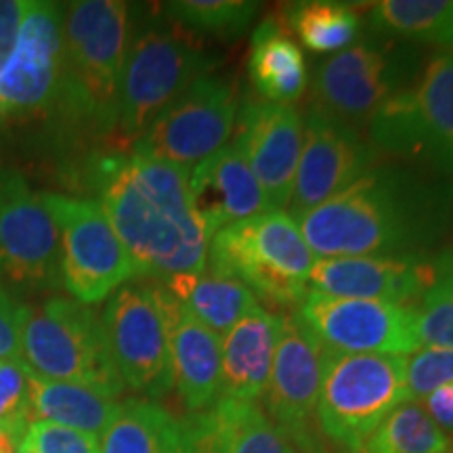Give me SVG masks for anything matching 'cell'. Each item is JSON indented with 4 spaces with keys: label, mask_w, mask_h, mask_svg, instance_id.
Instances as JSON below:
<instances>
[{
    "label": "cell",
    "mask_w": 453,
    "mask_h": 453,
    "mask_svg": "<svg viewBox=\"0 0 453 453\" xmlns=\"http://www.w3.org/2000/svg\"><path fill=\"white\" fill-rule=\"evenodd\" d=\"M281 332V313L263 307L252 311L225 332L223 350V395L231 399L257 401L265 395Z\"/></svg>",
    "instance_id": "cell-23"
},
{
    "label": "cell",
    "mask_w": 453,
    "mask_h": 453,
    "mask_svg": "<svg viewBox=\"0 0 453 453\" xmlns=\"http://www.w3.org/2000/svg\"><path fill=\"white\" fill-rule=\"evenodd\" d=\"M27 4L30 0H0V65L11 53Z\"/></svg>",
    "instance_id": "cell-37"
},
{
    "label": "cell",
    "mask_w": 453,
    "mask_h": 453,
    "mask_svg": "<svg viewBox=\"0 0 453 453\" xmlns=\"http://www.w3.org/2000/svg\"><path fill=\"white\" fill-rule=\"evenodd\" d=\"M373 154L376 150L359 128L311 107L304 118L303 150L288 203L290 217L298 220L347 189L372 168Z\"/></svg>",
    "instance_id": "cell-17"
},
{
    "label": "cell",
    "mask_w": 453,
    "mask_h": 453,
    "mask_svg": "<svg viewBox=\"0 0 453 453\" xmlns=\"http://www.w3.org/2000/svg\"><path fill=\"white\" fill-rule=\"evenodd\" d=\"M30 401L34 420L61 424V426L82 430L95 437L105 433L120 410V401L116 396L84 387V384L47 380V378L34 376L32 372Z\"/></svg>",
    "instance_id": "cell-26"
},
{
    "label": "cell",
    "mask_w": 453,
    "mask_h": 453,
    "mask_svg": "<svg viewBox=\"0 0 453 453\" xmlns=\"http://www.w3.org/2000/svg\"><path fill=\"white\" fill-rule=\"evenodd\" d=\"M191 197L208 240L223 226L269 212L257 177L235 145L220 147L217 154L191 170Z\"/></svg>",
    "instance_id": "cell-21"
},
{
    "label": "cell",
    "mask_w": 453,
    "mask_h": 453,
    "mask_svg": "<svg viewBox=\"0 0 453 453\" xmlns=\"http://www.w3.org/2000/svg\"><path fill=\"white\" fill-rule=\"evenodd\" d=\"M19 449L30 453H101L99 437L61 424L34 420L27 426Z\"/></svg>",
    "instance_id": "cell-35"
},
{
    "label": "cell",
    "mask_w": 453,
    "mask_h": 453,
    "mask_svg": "<svg viewBox=\"0 0 453 453\" xmlns=\"http://www.w3.org/2000/svg\"><path fill=\"white\" fill-rule=\"evenodd\" d=\"M248 78L258 99L292 105L303 97L309 84L307 61L298 42L267 17L254 27L248 50Z\"/></svg>",
    "instance_id": "cell-24"
},
{
    "label": "cell",
    "mask_w": 453,
    "mask_h": 453,
    "mask_svg": "<svg viewBox=\"0 0 453 453\" xmlns=\"http://www.w3.org/2000/svg\"><path fill=\"white\" fill-rule=\"evenodd\" d=\"M296 315L326 349L338 353L405 357L420 349L413 304L330 296L309 288Z\"/></svg>",
    "instance_id": "cell-14"
},
{
    "label": "cell",
    "mask_w": 453,
    "mask_h": 453,
    "mask_svg": "<svg viewBox=\"0 0 453 453\" xmlns=\"http://www.w3.org/2000/svg\"><path fill=\"white\" fill-rule=\"evenodd\" d=\"M24 304L0 283V361L19 359Z\"/></svg>",
    "instance_id": "cell-36"
},
{
    "label": "cell",
    "mask_w": 453,
    "mask_h": 453,
    "mask_svg": "<svg viewBox=\"0 0 453 453\" xmlns=\"http://www.w3.org/2000/svg\"><path fill=\"white\" fill-rule=\"evenodd\" d=\"M104 326L124 388L162 399L174 388L160 283L134 277L107 298Z\"/></svg>",
    "instance_id": "cell-11"
},
{
    "label": "cell",
    "mask_w": 453,
    "mask_h": 453,
    "mask_svg": "<svg viewBox=\"0 0 453 453\" xmlns=\"http://www.w3.org/2000/svg\"><path fill=\"white\" fill-rule=\"evenodd\" d=\"M420 65L416 44L373 34L317 65L311 107L359 128L390 97L416 82Z\"/></svg>",
    "instance_id": "cell-9"
},
{
    "label": "cell",
    "mask_w": 453,
    "mask_h": 453,
    "mask_svg": "<svg viewBox=\"0 0 453 453\" xmlns=\"http://www.w3.org/2000/svg\"><path fill=\"white\" fill-rule=\"evenodd\" d=\"M19 361L47 380L84 384L116 399L124 393L104 317L73 298L49 296L24 304Z\"/></svg>",
    "instance_id": "cell-4"
},
{
    "label": "cell",
    "mask_w": 453,
    "mask_h": 453,
    "mask_svg": "<svg viewBox=\"0 0 453 453\" xmlns=\"http://www.w3.org/2000/svg\"><path fill=\"white\" fill-rule=\"evenodd\" d=\"M401 355L338 353L326 349L317 399V430L342 453H361L372 433L410 401Z\"/></svg>",
    "instance_id": "cell-7"
},
{
    "label": "cell",
    "mask_w": 453,
    "mask_h": 453,
    "mask_svg": "<svg viewBox=\"0 0 453 453\" xmlns=\"http://www.w3.org/2000/svg\"><path fill=\"white\" fill-rule=\"evenodd\" d=\"M373 34L453 50V0H382L370 4Z\"/></svg>",
    "instance_id": "cell-29"
},
{
    "label": "cell",
    "mask_w": 453,
    "mask_h": 453,
    "mask_svg": "<svg viewBox=\"0 0 453 453\" xmlns=\"http://www.w3.org/2000/svg\"><path fill=\"white\" fill-rule=\"evenodd\" d=\"M317 257L288 212H263L223 226L208 246V271L242 281L257 298L294 307L309 292Z\"/></svg>",
    "instance_id": "cell-5"
},
{
    "label": "cell",
    "mask_w": 453,
    "mask_h": 453,
    "mask_svg": "<svg viewBox=\"0 0 453 453\" xmlns=\"http://www.w3.org/2000/svg\"><path fill=\"white\" fill-rule=\"evenodd\" d=\"M451 260L453 254L437 258H428L426 254L317 258L309 283L311 290L330 296L388 300L416 307Z\"/></svg>",
    "instance_id": "cell-19"
},
{
    "label": "cell",
    "mask_w": 453,
    "mask_h": 453,
    "mask_svg": "<svg viewBox=\"0 0 453 453\" xmlns=\"http://www.w3.org/2000/svg\"><path fill=\"white\" fill-rule=\"evenodd\" d=\"M34 422L30 401V370L19 359L0 361V433L19 447Z\"/></svg>",
    "instance_id": "cell-32"
},
{
    "label": "cell",
    "mask_w": 453,
    "mask_h": 453,
    "mask_svg": "<svg viewBox=\"0 0 453 453\" xmlns=\"http://www.w3.org/2000/svg\"><path fill=\"white\" fill-rule=\"evenodd\" d=\"M237 113V84L203 76L147 127L130 151L185 170L196 168L225 147L235 130Z\"/></svg>",
    "instance_id": "cell-12"
},
{
    "label": "cell",
    "mask_w": 453,
    "mask_h": 453,
    "mask_svg": "<svg viewBox=\"0 0 453 453\" xmlns=\"http://www.w3.org/2000/svg\"><path fill=\"white\" fill-rule=\"evenodd\" d=\"M277 24L313 53H340L355 44L361 17L355 4L334 0H300L277 9Z\"/></svg>",
    "instance_id": "cell-28"
},
{
    "label": "cell",
    "mask_w": 453,
    "mask_h": 453,
    "mask_svg": "<svg viewBox=\"0 0 453 453\" xmlns=\"http://www.w3.org/2000/svg\"><path fill=\"white\" fill-rule=\"evenodd\" d=\"M59 229L61 288L82 304L107 300L134 280L133 260L97 200L41 191Z\"/></svg>",
    "instance_id": "cell-10"
},
{
    "label": "cell",
    "mask_w": 453,
    "mask_h": 453,
    "mask_svg": "<svg viewBox=\"0 0 453 453\" xmlns=\"http://www.w3.org/2000/svg\"><path fill=\"white\" fill-rule=\"evenodd\" d=\"M405 380L410 401L426 399L430 393L453 382V349H418L405 359Z\"/></svg>",
    "instance_id": "cell-34"
},
{
    "label": "cell",
    "mask_w": 453,
    "mask_h": 453,
    "mask_svg": "<svg viewBox=\"0 0 453 453\" xmlns=\"http://www.w3.org/2000/svg\"><path fill=\"white\" fill-rule=\"evenodd\" d=\"M162 283L200 324L217 334L229 332L260 307L258 298L242 281L212 271L174 275Z\"/></svg>",
    "instance_id": "cell-27"
},
{
    "label": "cell",
    "mask_w": 453,
    "mask_h": 453,
    "mask_svg": "<svg viewBox=\"0 0 453 453\" xmlns=\"http://www.w3.org/2000/svg\"><path fill=\"white\" fill-rule=\"evenodd\" d=\"M416 332L420 344L453 349V260L416 304Z\"/></svg>",
    "instance_id": "cell-33"
},
{
    "label": "cell",
    "mask_w": 453,
    "mask_h": 453,
    "mask_svg": "<svg viewBox=\"0 0 453 453\" xmlns=\"http://www.w3.org/2000/svg\"><path fill=\"white\" fill-rule=\"evenodd\" d=\"M64 4L30 0L15 42L0 65V118H47L64 61Z\"/></svg>",
    "instance_id": "cell-13"
},
{
    "label": "cell",
    "mask_w": 453,
    "mask_h": 453,
    "mask_svg": "<svg viewBox=\"0 0 453 453\" xmlns=\"http://www.w3.org/2000/svg\"><path fill=\"white\" fill-rule=\"evenodd\" d=\"M361 453H453V439L420 403L407 401L384 418Z\"/></svg>",
    "instance_id": "cell-30"
},
{
    "label": "cell",
    "mask_w": 453,
    "mask_h": 453,
    "mask_svg": "<svg viewBox=\"0 0 453 453\" xmlns=\"http://www.w3.org/2000/svg\"><path fill=\"white\" fill-rule=\"evenodd\" d=\"M373 150L422 162L453 180V50H439L410 88L367 122Z\"/></svg>",
    "instance_id": "cell-8"
},
{
    "label": "cell",
    "mask_w": 453,
    "mask_h": 453,
    "mask_svg": "<svg viewBox=\"0 0 453 453\" xmlns=\"http://www.w3.org/2000/svg\"><path fill=\"white\" fill-rule=\"evenodd\" d=\"M189 177V170L134 151L95 154L84 166V179L143 280L206 271L211 240Z\"/></svg>",
    "instance_id": "cell-1"
},
{
    "label": "cell",
    "mask_w": 453,
    "mask_h": 453,
    "mask_svg": "<svg viewBox=\"0 0 453 453\" xmlns=\"http://www.w3.org/2000/svg\"><path fill=\"white\" fill-rule=\"evenodd\" d=\"M160 283V300L168 330L173 384L189 413L203 411L223 395L220 336L196 319Z\"/></svg>",
    "instance_id": "cell-20"
},
{
    "label": "cell",
    "mask_w": 453,
    "mask_h": 453,
    "mask_svg": "<svg viewBox=\"0 0 453 453\" xmlns=\"http://www.w3.org/2000/svg\"><path fill=\"white\" fill-rule=\"evenodd\" d=\"M15 453H30V451H24V449H17Z\"/></svg>",
    "instance_id": "cell-40"
},
{
    "label": "cell",
    "mask_w": 453,
    "mask_h": 453,
    "mask_svg": "<svg viewBox=\"0 0 453 453\" xmlns=\"http://www.w3.org/2000/svg\"><path fill=\"white\" fill-rule=\"evenodd\" d=\"M17 449H19V447H17L7 434L0 433V453H15Z\"/></svg>",
    "instance_id": "cell-39"
},
{
    "label": "cell",
    "mask_w": 453,
    "mask_h": 453,
    "mask_svg": "<svg viewBox=\"0 0 453 453\" xmlns=\"http://www.w3.org/2000/svg\"><path fill=\"white\" fill-rule=\"evenodd\" d=\"M258 9L260 4L252 0H177L164 4L170 19L185 30L223 38L240 36Z\"/></svg>",
    "instance_id": "cell-31"
},
{
    "label": "cell",
    "mask_w": 453,
    "mask_h": 453,
    "mask_svg": "<svg viewBox=\"0 0 453 453\" xmlns=\"http://www.w3.org/2000/svg\"><path fill=\"white\" fill-rule=\"evenodd\" d=\"M451 214V179L380 166L296 223L317 258L410 257L441 240Z\"/></svg>",
    "instance_id": "cell-2"
},
{
    "label": "cell",
    "mask_w": 453,
    "mask_h": 453,
    "mask_svg": "<svg viewBox=\"0 0 453 453\" xmlns=\"http://www.w3.org/2000/svg\"><path fill=\"white\" fill-rule=\"evenodd\" d=\"M183 424L191 453H300L257 401L219 396Z\"/></svg>",
    "instance_id": "cell-22"
},
{
    "label": "cell",
    "mask_w": 453,
    "mask_h": 453,
    "mask_svg": "<svg viewBox=\"0 0 453 453\" xmlns=\"http://www.w3.org/2000/svg\"><path fill=\"white\" fill-rule=\"evenodd\" d=\"M59 229L42 196L0 166V275L26 290H59Z\"/></svg>",
    "instance_id": "cell-15"
},
{
    "label": "cell",
    "mask_w": 453,
    "mask_h": 453,
    "mask_svg": "<svg viewBox=\"0 0 453 453\" xmlns=\"http://www.w3.org/2000/svg\"><path fill=\"white\" fill-rule=\"evenodd\" d=\"M99 447L101 453H191L185 424L147 399L122 401Z\"/></svg>",
    "instance_id": "cell-25"
},
{
    "label": "cell",
    "mask_w": 453,
    "mask_h": 453,
    "mask_svg": "<svg viewBox=\"0 0 453 453\" xmlns=\"http://www.w3.org/2000/svg\"><path fill=\"white\" fill-rule=\"evenodd\" d=\"M64 61L49 122L64 139L116 134L118 87L133 21L120 0L64 4Z\"/></svg>",
    "instance_id": "cell-3"
},
{
    "label": "cell",
    "mask_w": 453,
    "mask_h": 453,
    "mask_svg": "<svg viewBox=\"0 0 453 453\" xmlns=\"http://www.w3.org/2000/svg\"><path fill=\"white\" fill-rule=\"evenodd\" d=\"M424 410L441 430H453V382L445 384L424 399Z\"/></svg>",
    "instance_id": "cell-38"
},
{
    "label": "cell",
    "mask_w": 453,
    "mask_h": 453,
    "mask_svg": "<svg viewBox=\"0 0 453 453\" xmlns=\"http://www.w3.org/2000/svg\"><path fill=\"white\" fill-rule=\"evenodd\" d=\"M304 120L294 105L250 99L240 107L234 145L257 177L269 212L286 211L292 200Z\"/></svg>",
    "instance_id": "cell-18"
},
{
    "label": "cell",
    "mask_w": 453,
    "mask_h": 453,
    "mask_svg": "<svg viewBox=\"0 0 453 453\" xmlns=\"http://www.w3.org/2000/svg\"><path fill=\"white\" fill-rule=\"evenodd\" d=\"M324 359L326 347L303 319L296 313H281L280 340L263 396L267 416L292 439L300 453L326 449L319 430H315Z\"/></svg>",
    "instance_id": "cell-16"
},
{
    "label": "cell",
    "mask_w": 453,
    "mask_h": 453,
    "mask_svg": "<svg viewBox=\"0 0 453 453\" xmlns=\"http://www.w3.org/2000/svg\"><path fill=\"white\" fill-rule=\"evenodd\" d=\"M319 453H332V451H327V449H324V451H319Z\"/></svg>",
    "instance_id": "cell-41"
},
{
    "label": "cell",
    "mask_w": 453,
    "mask_h": 453,
    "mask_svg": "<svg viewBox=\"0 0 453 453\" xmlns=\"http://www.w3.org/2000/svg\"><path fill=\"white\" fill-rule=\"evenodd\" d=\"M219 64L220 57L180 26L133 27L118 87V139L134 143L173 101Z\"/></svg>",
    "instance_id": "cell-6"
}]
</instances>
